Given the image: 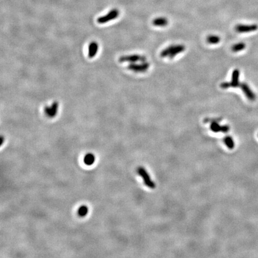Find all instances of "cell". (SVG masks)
Instances as JSON below:
<instances>
[{
  "instance_id": "cell-17",
  "label": "cell",
  "mask_w": 258,
  "mask_h": 258,
  "mask_svg": "<svg viewBox=\"0 0 258 258\" xmlns=\"http://www.w3.org/2000/svg\"><path fill=\"white\" fill-rule=\"evenodd\" d=\"M88 207L86 206L83 205L79 208L78 211V215L80 217H84L87 215V214L88 213Z\"/></svg>"
},
{
  "instance_id": "cell-5",
  "label": "cell",
  "mask_w": 258,
  "mask_h": 258,
  "mask_svg": "<svg viewBox=\"0 0 258 258\" xmlns=\"http://www.w3.org/2000/svg\"><path fill=\"white\" fill-rule=\"evenodd\" d=\"M150 66L149 63L145 62H142V63L140 64H136L135 63H130L127 67V68L135 72H145L149 69Z\"/></svg>"
},
{
  "instance_id": "cell-16",
  "label": "cell",
  "mask_w": 258,
  "mask_h": 258,
  "mask_svg": "<svg viewBox=\"0 0 258 258\" xmlns=\"http://www.w3.org/2000/svg\"><path fill=\"white\" fill-rule=\"evenodd\" d=\"M245 47H246L245 43H244V42H239V43L236 44L234 46H232V47L231 48V50L233 52H240V51L244 50Z\"/></svg>"
},
{
  "instance_id": "cell-12",
  "label": "cell",
  "mask_w": 258,
  "mask_h": 258,
  "mask_svg": "<svg viewBox=\"0 0 258 258\" xmlns=\"http://www.w3.org/2000/svg\"><path fill=\"white\" fill-rule=\"evenodd\" d=\"M152 24L156 27H166L168 25V20L166 17H156L152 21Z\"/></svg>"
},
{
  "instance_id": "cell-15",
  "label": "cell",
  "mask_w": 258,
  "mask_h": 258,
  "mask_svg": "<svg viewBox=\"0 0 258 258\" xmlns=\"http://www.w3.org/2000/svg\"><path fill=\"white\" fill-rule=\"evenodd\" d=\"M221 41V38L217 35H209L207 38V41L208 43L211 44H216Z\"/></svg>"
},
{
  "instance_id": "cell-4",
  "label": "cell",
  "mask_w": 258,
  "mask_h": 258,
  "mask_svg": "<svg viewBox=\"0 0 258 258\" xmlns=\"http://www.w3.org/2000/svg\"><path fill=\"white\" fill-rule=\"evenodd\" d=\"M137 173L142 177L144 181V183L148 188L151 189H154L156 188V184L153 181H151L149 174L144 168L140 167L137 169Z\"/></svg>"
},
{
  "instance_id": "cell-6",
  "label": "cell",
  "mask_w": 258,
  "mask_h": 258,
  "mask_svg": "<svg viewBox=\"0 0 258 258\" xmlns=\"http://www.w3.org/2000/svg\"><path fill=\"white\" fill-rule=\"evenodd\" d=\"M221 120L219 119H213L211 120V130L215 133L217 132H223V133H226L230 130V127L227 125L225 126H220L218 124V122H219Z\"/></svg>"
},
{
  "instance_id": "cell-9",
  "label": "cell",
  "mask_w": 258,
  "mask_h": 258,
  "mask_svg": "<svg viewBox=\"0 0 258 258\" xmlns=\"http://www.w3.org/2000/svg\"><path fill=\"white\" fill-rule=\"evenodd\" d=\"M240 87L242 89L245 96L248 99H249L251 101H254L256 99V95L246 83H241Z\"/></svg>"
},
{
  "instance_id": "cell-1",
  "label": "cell",
  "mask_w": 258,
  "mask_h": 258,
  "mask_svg": "<svg viewBox=\"0 0 258 258\" xmlns=\"http://www.w3.org/2000/svg\"><path fill=\"white\" fill-rule=\"evenodd\" d=\"M240 77V71L236 69L233 71L232 74V78L231 82H224L221 84V87L224 89L230 88V87H240V84L239 82Z\"/></svg>"
},
{
  "instance_id": "cell-19",
  "label": "cell",
  "mask_w": 258,
  "mask_h": 258,
  "mask_svg": "<svg viewBox=\"0 0 258 258\" xmlns=\"http://www.w3.org/2000/svg\"><path fill=\"white\" fill-rule=\"evenodd\" d=\"M3 141H4V137L2 136H1V145L3 143Z\"/></svg>"
},
{
  "instance_id": "cell-7",
  "label": "cell",
  "mask_w": 258,
  "mask_h": 258,
  "mask_svg": "<svg viewBox=\"0 0 258 258\" xmlns=\"http://www.w3.org/2000/svg\"><path fill=\"white\" fill-rule=\"evenodd\" d=\"M58 109H59V102H53L51 107H46L44 108V112L46 115L49 118H54L56 117L57 112H58Z\"/></svg>"
},
{
  "instance_id": "cell-10",
  "label": "cell",
  "mask_w": 258,
  "mask_h": 258,
  "mask_svg": "<svg viewBox=\"0 0 258 258\" xmlns=\"http://www.w3.org/2000/svg\"><path fill=\"white\" fill-rule=\"evenodd\" d=\"M99 49V44L96 41H92L88 46V57L93 58L95 56Z\"/></svg>"
},
{
  "instance_id": "cell-2",
  "label": "cell",
  "mask_w": 258,
  "mask_h": 258,
  "mask_svg": "<svg viewBox=\"0 0 258 258\" xmlns=\"http://www.w3.org/2000/svg\"><path fill=\"white\" fill-rule=\"evenodd\" d=\"M118 61L121 63L129 62L130 63H136L137 62H145L146 61V58L145 56L139 55V54H131V55L122 56L120 57Z\"/></svg>"
},
{
  "instance_id": "cell-3",
  "label": "cell",
  "mask_w": 258,
  "mask_h": 258,
  "mask_svg": "<svg viewBox=\"0 0 258 258\" xmlns=\"http://www.w3.org/2000/svg\"><path fill=\"white\" fill-rule=\"evenodd\" d=\"M120 12L118 11V9L117 8H114L112 10H111L110 12H109L105 16H103L101 17H99L97 22L99 24H103L105 23H107L109 21H112L116 19V18H117L119 16Z\"/></svg>"
},
{
  "instance_id": "cell-14",
  "label": "cell",
  "mask_w": 258,
  "mask_h": 258,
  "mask_svg": "<svg viewBox=\"0 0 258 258\" xmlns=\"http://www.w3.org/2000/svg\"><path fill=\"white\" fill-rule=\"evenodd\" d=\"M224 142L225 144L226 145V146L230 150H232L235 146L234 141V140L232 139V138L231 136H226L224 139Z\"/></svg>"
},
{
  "instance_id": "cell-8",
  "label": "cell",
  "mask_w": 258,
  "mask_h": 258,
  "mask_svg": "<svg viewBox=\"0 0 258 258\" xmlns=\"http://www.w3.org/2000/svg\"><path fill=\"white\" fill-rule=\"evenodd\" d=\"M257 25H237L236 27V31L240 33H245V32H250L252 31H255L258 29Z\"/></svg>"
},
{
  "instance_id": "cell-11",
  "label": "cell",
  "mask_w": 258,
  "mask_h": 258,
  "mask_svg": "<svg viewBox=\"0 0 258 258\" xmlns=\"http://www.w3.org/2000/svg\"><path fill=\"white\" fill-rule=\"evenodd\" d=\"M185 50V47L182 44H179V45H175L174 47L173 48L171 53L169 55V57L171 59L173 58L177 54L183 52V51Z\"/></svg>"
},
{
  "instance_id": "cell-18",
  "label": "cell",
  "mask_w": 258,
  "mask_h": 258,
  "mask_svg": "<svg viewBox=\"0 0 258 258\" xmlns=\"http://www.w3.org/2000/svg\"><path fill=\"white\" fill-rule=\"evenodd\" d=\"M174 46L175 45H171L170 46H169L168 47L166 48L165 49H164L160 53L161 57H166L167 56H169L173 48L174 47Z\"/></svg>"
},
{
  "instance_id": "cell-13",
  "label": "cell",
  "mask_w": 258,
  "mask_h": 258,
  "mask_svg": "<svg viewBox=\"0 0 258 258\" xmlns=\"http://www.w3.org/2000/svg\"><path fill=\"white\" fill-rule=\"evenodd\" d=\"M95 156L93 154H91V153H88L87 154H86L84 158V162L87 166L92 165L95 162Z\"/></svg>"
}]
</instances>
